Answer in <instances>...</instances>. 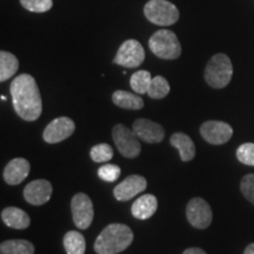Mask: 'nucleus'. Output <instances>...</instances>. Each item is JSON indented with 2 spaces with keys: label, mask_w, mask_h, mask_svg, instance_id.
I'll return each instance as SVG.
<instances>
[{
  "label": "nucleus",
  "mask_w": 254,
  "mask_h": 254,
  "mask_svg": "<svg viewBox=\"0 0 254 254\" xmlns=\"http://www.w3.org/2000/svg\"><path fill=\"white\" fill-rule=\"evenodd\" d=\"M14 111L25 122H34L43 111V101L36 79L23 73L13 79L9 88Z\"/></svg>",
  "instance_id": "f257e3e1"
},
{
  "label": "nucleus",
  "mask_w": 254,
  "mask_h": 254,
  "mask_svg": "<svg viewBox=\"0 0 254 254\" xmlns=\"http://www.w3.org/2000/svg\"><path fill=\"white\" fill-rule=\"evenodd\" d=\"M133 232L124 224H111L101 231L94 243L98 254H118L125 251L133 241Z\"/></svg>",
  "instance_id": "f03ea898"
},
{
  "label": "nucleus",
  "mask_w": 254,
  "mask_h": 254,
  "mask_svg": "<svg viewBox=\"0 0 254 254\" xmlns=\"http://www.w3.org/2000/svg\"><path fill=\"white\" fill-rule=\"evenodd\" d=\"M233 75L231 59L224 53H218L209 59L205 68V80L211 87L224 88Z\"/></svg>",
  "instance_id": "7ed1b4c3"
},
{
  "label": "nucleus",
  "mask_w": 254,
  "mask_h": 254,
  "mask_svg": "<svg viewBox=\"0 0 254 254\" xmlns=\"http://www.w3.org/2000/svg\"><path fill=\"white\" fill-rule=\"evenodd\" d=\"M148 47L155 57L165 60L178 59L182 55V45L176 33L170 30H159L148 40Z\"/></svg>",
  "instance_id": "20e7f679"
},
{
  "label": "nucleus",
  "mask_w": 254,
  "mask_h": 254,
  "mask_svg": "<svg viewBox=\"0 0 254 254\" xmlns=\"http://www.w3.org/2000/svg\"><path fill=\"white\" fill-rule=\"evenodd\" d=\"M148 21L158 26H171L179 20V9L168 0H150L144 7Z\"/></svg>",
  "instance_id": "39448f33"
},
{
  "label": "nucleus",
  "mask_w": 254,
  "mask_h": 254,
  "mask_svg": "<svg viewBox=\"0 0 254 254\" xmlns=\"http://www.w3.org/2000/svg\"><path fill=\"white\" fill-rule=\"evenodd\" d=\"M113 141L120 154L125 158H136L140 154L141 146L134 131L123 124H118L112 129Z\"/></svg>",
  "instance_id": "423d86ee"
},
{
  "label": "nucleus",
  "mask_w": 254,
  "mask_h": 254,
  "mask_svg": "<svg viewBox=\"0 0 254 254\" xmlns=\"http://www.w3.org/2000/svg\"><path fill=\"white\" fill-rule=\"evenodd\" d=\"M144 60L145 50L141 44L135 39H128L124 41L119 47L113 63L127 68H134L140 66Z\"/></svg>",
  "instance_id": "0eeeda50"
},
{
  "label": "nucleus",
  "mask_w": 254,
  "mask_h": 254,
  "mask_svg": "<svg viewBox=\"0 0 254 254\" xmlns=\"http://www.w3.org/2000/svg\"><path fill=\"white\" fill-rule=\"evenodd\" d=\"M71 209L73 222L80 230H87L94 217L93 204L90 196L85 193H77L72 198Z\"/></svg>",
  "instance_id": "6e6552de"
},
{
  "label": "nucleus",
  "mask_w": 254,
  "mask_h": 254,
  "mask_svg": "<svg viewBox=\"0 0 254 254\" xmlns=\"http://www.w3.org/2000/svg\"><path fill=\"white\" fill-rule=\"evenodd\" d=\"M187 220L194 228L205 230L211 225L213 213L211 206L202 198L190 199L186 207Z\"/></svg>",
  "instance_id": "1a4fd4ad"
},
{
  "label": "nucleus",
  "mask_w": 254,
  "mask_h": 254,
  "mask_svg": "<svg viewBox=\"0 0 254 254\" xmlns=\"http://www.w3.org/2000/svg\"><path fill=\"white\" fill-rule=\"evenodd\" d=\"M200 134L208 144H226L233 135V128L230 124L218 120H209L200 126Z\"/></svg>",
  "instance_id": "9d476101"
},
{
  "label": "nucleus",
  "mask_w": 254,
  "mask_h": 254,
  "mask_svg": "<svg viewBox=\"0 0 254 254\" xmlns=\"http://www.w3.org/2000/svg\"><path fill=\"white\" fill-rule=\"evenodd\" d=\"M75 124L68 117H59L52 120L44 129L43 138L47 144H58L73 134Z\"/></svg>",
  "instance_id": "9b49d317"
},
{
  "label": "nucleus",
  "mask_w": 254,
  "mask_h": 254,
  "mask_svg": "<svg viewBox=\"0 0 254 254\" xmlns=\"http://www.w3.org/2000/svg\"><path fill=\"white\" fill-rule=\"evenodd\" d=\"M132 129L139 139L147 142V144H159L164 140V127L160 124L152 122L150 119H136L133 123Z\"/></svg>",
  "instance_id": "f8f14e48"
},
{
  "label": "nucleus",
  "mask_w": 254,
  "mask_h": 254,
  "mask_svg": "<svg viewBox=\"0 0 254 254\" xmlns=\"http://www.w3.org/2000/svg\"><path fill=\"white\" fill-rule=\"evenodd\" d=\"M53 193L52 185L49 180L37 179L27 184L24 189V198L28 204L40 206L46 204Z\"/></svg>",
  "instance_id": "ddd939ff"
},
{
  "label": "nucleus",
  "mask_w": 254,
  "mask_h": 254,
  "mask_svg": "<svg viewBox=\"0 0 254 254\" xmlns=\"http://www.w3.org/2000/svg\"><path fill=\"white\" fill-rule=\"evenodd\" d=\"M147 187V182L142 176L138 174H132L127 177L122 183L118 184L114 189L113 193L117 200L119 201H128L132 198H134L136 194L141 193L142 190Z\"/></svg>",
  "instance_id": "4468645a"
},
{
  "label": "nucleus",
  "mask_w": 254,
  "mask_h": 254,
  "mask_svg": "<svg viewBox=\"0 0 254 254\" xmlns=\"http://www.w3.org/2000/svg\"><path fill=\"white\" fill-rule=\"evenodd\" d=\"M31 165L24 158H14L4 168V179L8 185H19L26 179Z\"/></svg>",
  "instance_id": "2eb2a0df"
},
{
  "label": "nucleus",
  "mask_w": 254,
  "mask_h": 254,
  "mask_svg": "<svg viewBox=\"0 0 254 254\" xmlns=\"http://www.w3.org/2000/svg\"><path fill=\"white\" fill-rule=\"evenodd\" d=\"M158 208V200L153 194H144L133 202L132 215L139 220L150 219Z\"/></svg>",
  "instance_id": "dca6fc26"
},
{
  "label": "nucleus",
  "mask_w": 254,
  "mask_h": 254,
  "mask_svg": "<svg viewBox=\"0 0 254 254\" xmlns=\"http://www.w3.org/2000/svg\"><path fill=\"white\" fill-rule=\"evenodd\" d=\"M1 220L6 226L14 230H25L30 226L31 219L26 212L18 207H6L1 212Z\"/></svg>",
  "instance_id": "f3484780"
},
{
  "label": "nucleus",
  "mask_w": 254,
  "mask_h": 254,
  "mask_svg": "<svg viewBox=\"0 0 254 254\" xmlns=\"http://www.w3.org/2000/svg\"><path fill=\"white\" fill-rule=\"evenodd\" d=\"M171 145L179 151L183 161H190L195 157V146L192 139L183 132H177L171 136Z\"/></svg>",
  "instance_id": "a211bd4d"
},
{
  "label": "nucleus",
  "mask_w": 254,
  "mask_h": 254,
  "mask_svg": "<svg viewBox=\"0 0 254 254\" xmlns=\"http://www.w3.org/2000/svg\"><path fill=\"white\" fill-rule=\"evenodd\" d=\"M114 105L125 110H141L144 107V100L139 95L127 91H116L112 94Z\"/></svg>",
  "instance_id": "6ab92c4d"
},
{
  "label": "nucleus",
  "mask_w": 254,
  "mask_h": 254,
  "mask_svg": "<svg viewBox=\"0 0 254 254\" xmlns=\"http://www.w3.org/2000/svg\"><path fill=\"white\" fill-rule=\"evenodd\" d=\"M19 68L17 57L7 51L0 52V81L4 82L12 78Z\"/></svg>",
  "instance_id": "aec40b11"
},
{
  "label": "nucleus",
  "mask_w": 254,
  "mask_h": 254,
  "mask_svg": "<svg viewBox=\"0 0 254 254\" xmlns=\"http://www.w3.org/2000/svg\"><path fill=\"white\" fill-rule=\"evenodd\" d=\"M64 249L67 254H85L86 240L80 232L69 231L64 237Z\"/></svg>",
  "instance_id": "412c9836"
},
{
  "label": "nucleus",
  "mask_w": 254,
  "mask_h": 254,
  "mask_svg": "<svg viewBox=\"0 0 254 254\" xmlns=\"http://www.w3.org/2000/svg\"><path fill=\"white\" fill-rule=\"evenodd\" d=\"M34 251L33 244L23 239L6 240L0 245L1 254H34Z\"/></svg>",
  "instance_id": "4be33fe9"
},
{
  "label": "nucleus",
  "mask_w": 254,
  "mask_h": 254,
  "mask_svg": "<svg viewBox=\"0 0 254 254\" xmlns=\"http://www.w3.org/2000/svg\"><path fill=\"white\" fill-rule=\"evenodd\" d=\"M152 79L153 78H152L150 72L140 69V71L133 73L131 79H129V85L136 94H145L147 93Z\"/></svg>",
  "instance_id": "5701e85b"
},
{
  "label": "nucleus",
  "mask_w": 254,
  "mask_h": 254,
  "mask_svg": "<svg viewBox=\"0 0 254 254\" xmlns=\"http://www.w3.org/2000/svg\"><path fill=\"white\" fill-rule=\"evenodd\" d=\"M170 93V84L161 75H155L152 79L150 87H148L147 94L152 99H163Z\"/></svg>",
  "instance_id": "b1692460"
},
{
  "label": "nucleus",
  "mask_w": 254,
  "mask_h": 254,
  "mask_svg": "<svg viewBox=\"0 0 254 254\" xmlns=\"http://www.w3.org/2000/svg\"><path fill=\"white\" fill-rule=\"evenodd\" d=\"M90 155L94 163H107L113 158V150L109 144H98L91 148Z\"/></svg>",
  "instance_id": "393cba45"
},
{
  "label": "nucleus",
  "mask_w": 254,
  "mask_h": 254,
  "mask_svg": "<svg viewBox=\"0 0 254 254\" xmlns=\"http://www.w3.org/2000/svg\"><path fill=\"white\" fill-rule=\"evenodd\" d=\"M25 9L33 13H44L50 11L53 6V0H20Z\"/></svg>",
  "instance_id": "a878e982"
},
{
  "label": "nucleus",
  "mask_w": 254,
  "mask_h": 254,
  "mask_svg": "<svg viewBox=\"0 0 254 254\" xmlns=\"http://www.w3.org/2000/svg\"><path fill=\"white\" fill-rule=\"evenodd\" d=\"M120 172H122V170H120L119 166L113 164H106L99 167V170H98V177L101 180H104V182L113 183L118 180V178L120 177Z\"/></svg>",
  "instance_id": "bb28decb"
},
{
  "label": "nucleus",
  "mask_w": 254,
  "mask_h": 254,
  "mask_svg": "<svg viewBox=\"0 0 254 254\" xmlns=\"http://www.w3.org/2000/svg\"><path fill=\"white\" fill-rule=\"evenodd\" d=\"M237 158L240 163L254 166V144L253 142H245L240 145L237 150Z\"/></svg>",
  "instance_id": "cd10ccee"
},
{
  "label": "nucleus",
  "mask_w": 254,
  "mask_h": 254,
  "mask_svg": "<svg viewBox=\"0 0 254 254\" xmlns=\"http://www.w3.org/2000/svg\"><path fill=\"white\" fill-rule=\"evenodd\" d=\"M240 190L244 196L254 205V174H247L241 179Z\"/></svg>",
  "instance_id": "c85d7f7f"
},
{
  "label": "nucleus",
  "mask_w": 254,
  "mask_h": 254,
  "mask_svg": "<svg viewBox=\"0 0 254 254\" xmlns=\"http://www.w3.org/2000/svg\"><path fill=\"white\" fill-rule=\"evenodd\" d=\"M183 254H207L204 250L198 249V247H190V249H187Z\"/></svg>",
  "instance_id": "c756f323"
},
{
  "label": "nucleus",
  "mask_w": 254,
  "mask_h": 254,
  "mask_svg": "<svg viewBox=\"0 0 254 254\" xmlns=\"http://www.w3.org/2000/svg\"><path fill=\"white\" fill-rule=\"evenodd\" d=\"M244 254H254V243L250 244V245L246 247V250H245V252H244Z\"/></svg>",
  "instance_id": "7c9ffc66"
},
{
  "label": "nucleus",
  "mask_w": 254,
  "mask_h": 254,
  "mask_svg": "<svg viewBox=\"0 0 254 254\" xmlns=\"http://www.w3.org/2000/svg\"><path fill=\"white\" fill-rule=\"evenodd\" d=\"M1 100H5L6 101V97H4V95H1Z\"/></svg>",
  "instance_id": "2f4dec72"
}]
</instances>
